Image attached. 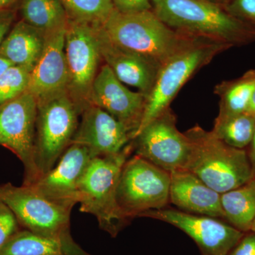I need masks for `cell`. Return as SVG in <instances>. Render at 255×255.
<instances>
[{"label": "cell", "mask_w": 255, "mask_h": 255, "mask_svg": "<svg viewBox=\"0 0 255 255\" xmlns=\"http://www.w3.org/2000/svg\"><path fill=\"white\" fill-rule=\"evenodd\" d=\"M170 173L134 155L124 164L117 187L119 209L126 219L150 210L162 209L169 203Z\"/></svg>", "instance_id": "52a82bcc"}, {"label": "cell", "mask_w": 255, "mask_h": 255, "mask_svg": "<svg viewBox=\"0 0 255 255\" xmlns=\"http://www.w3.org/2000/svg\"><path fill=\"white\" fill-rule=\"evenodd\" d=\"M102 59L122 83L148 97L161 66L153 60L122 48L109 39L100 26H95Z\"/></svg>", "instance_id": "2e32d148"}, {"label": "cell", "mask_w": 255, "mask_h": 255, "mask_svg": "<svg viewBox=\"0 0 255 255\" xmlns=\"http://www.w3.org/2000/svg\"><path fill=\"white\" fill-rule=\"evenodd\" d=\"M31 73L13 65L0 78V105L14 100L28 91Z\"/></svg>", "instance_id": "484cf974"}, {"label": "cell", "mask_w": 255, "mask_h": 255, "mask_svg": "<svg viewBox=\"0 0 255 255\" xmlns=\"http://www.w3.org/2000/svg\"><path fill=\"white\" fill-rule=\"evenodd\" d=\"M22 19L45 33L66 26L68 14L61 0H20Z\"/></svg>", "instance_id": "7402d4cb"}, {"label": "cell", "mask_w": 255, "mask_h": 255, "mask_svg": "<svg viewBox=\"0 0 255 255\" xmlns=\"http://www.w3.org/2000/svg\"><path fill=\"white\" fill-rule=\"evenodd\" d=\"M20 0H0V9H15Z\"/></svg>", "instance_id": "d6a6232c"}, {"label": "cell", "mask_w": 255, "mask_h": 255, "mask_svg": "<svg viewBox=\"0 0 255 255\" xmlns=\"http://www.w3.org/2000/svg\"><path fill=\"white\" fill-rule=\"evenodd\" d=\"M46 33L23 20L15 23L0 46V55L31 73L44 48Z\"/></svg>", "instance_id": "d6986e66"}, {"label": "cell", "mask_w": 255, "mask_h": 255, "mask_svg": "<svg viewBox=\"0 0 255 255\" xmlns=\"http://www.w3.org/2000/svg\"><path fill=\"white\" fill-rule=\"evenodd\" d=\"M92 159L85 146L71 144L49 172L28 186L50 200L73 209L80 202V181Z\"/></svg>", "instance_id": "5bb4252c"}, {"label": "cell", "mask_w": 255, "mask_h": 255, "mask_svg": "<svg viewBox=\"0 0 255 255\" xmlns=\"http://www.w3.org/2000/svg\"><path fill=\"white\" fill-rule=\"evenodd\" d=\"M229 255H255V233H246Z\"/></svg>", "instance_id": "f546056e"}, {"label": "cell", "mask_w": 255, "mask_h": 255, "mask_svg": "<svg viewBox=\"0 0 255 255\" xmlns=\"http://www.w3.org/2000/svg\"></svg>", "instance_id": "ab89813d"}, {"label": "cell", "mask_w": 255, "mask_h": 255, "mask_svg": "<svg viewBox=\"0 0 255 255\" xmlns=\"http://www.w3.org/2000/svg\"><path fill=\"white\" fill-rule=\"evenodd\" d=\"M81 255H91L87 253L86 252L83 251V250H81Z\"/></svg>", "instance_id": "f35d334b"}, {"label": "cell", "mask_w": 255, "mask_h": 255, "mask_svg": "<svg viewBox=\"0 0 255 255\" xmlns=\"http://www.w3.org/2000/svg\"><path fill=\"white\" fill-rule=\"evenodd\" d=\"M132 140L123 124L97 106L86 107L80 114L73 143L85 146L92 158L119 153Z\"/></svg>", "instance_id": "9a60e30c"}, {"label": "cell", "mask_w": 255, "mask_h": 255, "mask_svg": "<svg viewBox=\"0 0 255 255\" xmlns=\"http://www.w3.org/2000/svg\"><path fill=\"white\" fill-rule=\"evenodd\" d=\"M147 97L142 92L130 91L106 64L100 67L92 87V105L123 124L132 139L143 118Z\"/></svg>", "instance_id": "4fadbf2b"}, {"label": "cell", "mask_w": 255, "mask_h": 255, "mask_svg": "<svg viewBox=\"0 0 255 255\" xmlns=\"http://www.w3.org/2000/svg\"><path fill=\"white\" fill-rule=\"evenodd\" d=\"M15 18V9H0V46L11 31Z\"/></svg>", "instance_id": "4dcf8cb0"}, {"label": "cell", "mask_w": 255, "mask_h": 255, "mask_svg": "<svg viewBox=\"0 0 255 255\" xmlns=\"http://www.w3.org/2000/svg\"><path fill=\"white\" fill-rule=\"evenodd\" d=\"M224 6L233 16L255 28V0H230Z\"/></svg>", "instance_id": "83f0119b"}, {"label": "cell", "mask_w": 255, "mask_h": 255, "mask_svg": "<svg viewBox=\"0 0 255 255\" xmlns=\"http://www.w3.org/2000/svg\"><path fill=\"white\" fill-rule=\"evenodd\" d=\"M73 240L44 237L26 229L14 234L0 251V255H69Z\"/></svg>", "instance_id": "44dd1931"}, {"label": "cell", "mask_w": 255, "mask_h": 255, "mask_svg": "<svg viewBox=\"0 0 255 255\" xmlns=\"http://www.w3.org/2000/svg\"><path fill=\"white\" fill-rule=\"evenodd\" d=\"M0 201L9 206L23 229L63 241L70 234L71 208L50 200L31 186L0 184Z\"/></svg>", "instance_id": "ba28073f"}, {"label": "cell", "mask_w": 255, "mask_h": 255, "mask_svg": "<svg viewBox=\"0 0 255 255\" xmlns=\"http://www.w3.org/2000/svg\"><path fill=\"white\" fill-rule=\"evenodd\" d=\"M66 26L46 33L44 48L31 71L28 89V92L34 96L36 100L67 92L68 69L65 54Z\"/></svg>", "instance_id": "e0dca14e"}, {"label": "cell", "mask_w": 255, "mask_h": 255, "mask_svg": "<svg viewBox=\"0 0 255 255\" xmlns=\"http://www.w3.org/2000/svg\"><path fill=\"white\" fill-rule=\"evenodd\" d=\"M255 87V70H250L241 78L223 82L216 88L221 97L218 118L246 112Z\"/></svg>", "instance_id": "603a6c76"}, {"label": "cell", "mask_w": 255, "mask_h": 255, "mask_svg": "<svg viewBox=\"0 0 255 255\" xmlns=\"http://www.w3.org/2000/svg\"><path fill=\"white\" fill-rule=\"evenodd\" d=\"M132 152L131 141L119 153L92 158L80 183V211L95 216L112 238L130 223L119 209L117 193L122 169Z\"/></svg>", "instance_id": "277c9868"}, {"label": "cell", "mask_w": 255, "mask_h": 255, "mask_svg": "<svg viewBox=\"0 0 255 255\" xmlns=\"http://www.w3.org/2000/svg\"><path fill=\"white\" fill-rule=\"evenodd\" d=\"M65 54L68 69L67 93L81 114L92 105V87L102 60L95 26L68 19Z\"/></svg>", "instance_id": "9c48e42d"}, {"label": "cell", "mask_w": 255, "mask_h": 255, "mask_svg": "<svg viewBox=\"0 0 255 255\" xmlns=\"http://www.w3.org/2000/svg\"><path fill=\"white\" fill-rule=\"evenodd\" d=\"M255 130V116L244 113L216 118L211 131L225 143L238 149L251 145Z\"/></svg>", "instance_id": "cb8c5ba5"}, {"label": "cell", "mask_w": 255, "mask_h": 255, "mask_svg": "<svg viewBox=\"0 0 255 255\" xmlns=\"http://www.w3.org/2000/svg\"><path fill=\"white\" fill-rule=\"evenodd\" d=\"M80 119V111L67 92L37 100L35 162L40 177L71 145Z\"/></svg>", "instance_id": "5b68a950"}, {"label": "cell", "mask_w": 255, "mask_h": 255, "mask_svg": "<svg viewBox=\"0 0 255 255\" xmlns=\"http://www.w3.org/2000/svg\"><path fill=\"white\" fill-rule=\"evenodd\" d=\"M81 248L79 247L78 245H76V246L74 248L71 255H81Z\"/></svg>", "instance_id": "d590c367"}, {"label": "cell", "mask_w": 255, "mask_h": 255, "mask_svg": "<svg viewBox=\"0 0 255 255\" xmlns=\"http://www.w3.org/2000/svg\"><path fill=\"white\" fill-rule=\"evenodd\" d=\"M114 8L122 13H136L152 9L151 0H112Z\"/></svg>", "instance_id": "f1b7e54d"}, {"label": "cell", "mask_w": 255, "mask_h": 255, "mask_svg": "<svg viewBox=\"0 0 255 255\" xmlns=\"http://www.w3.org/2000/svg\"><path fill=\"white\" fill-rule=\"evenodd\" d=\"M191 144L187 170L219 194L241 187L255 178L248 152L225 143L212 131L196 126L184 132Z\"/></svg>", "instance_id": "3957f363"}, {"label": "cell", "mask_w": 255, "mask_h": 255, "mask_svg": "<svg viewBox=\"0 0 255 255\" xmlns=\"http://www.w3.org/2000/svg\"><path fill=\"white\" fill-rule=\"evenodd\" d=\"M100 28L115 44L145 55L161 66L199 38L169 27L152 10L122 13L115 9Z\"/></svg>", "instance_id": "7a4b0ae2"}, {"label": "cell", "mask_w": 255, "mask_h": 255, "mask_svg": "<svg viewBox=\"0 0 255 255\" xmlns=\"http://www.w3.org/2000/svg\"><path fill=\"white\" fill-rule=\"evenodd\" d=\"M217 1H219L220 3H223V6H224L225 4H227L228 1H230V0H217Z\"/></svg>", "instance_id": "74e56055"}, {"label": "cell", "mask_w": 255, "mask_h": 255, "mask_svg": "<svg viewBox=\"0 0 255 255\" xmlns=\"http://www.w3.org/2000/svg\"><path fill=\"white\" fill-rule=\"evenodd\" d=\"M224 219L241 232L251 231L255 219V178L221 194Z\"/></svg>", "instance_id": "ffe728a7"}, {"label": "cell", "mask_w": 255, "mask_h": 255, "mask_svg": "<svg viewBox=\"0 0 255 255\" xmlns=\"http://www.w3.org/2000/svg\"><path fill=\"white\" fill-rule=\"evenodd\" d=\"M250 147L249 151L248 152V155H249L250 159H251L252 165H253V171H254L255 176V130L254 136H253V140H252Z\"/></svg>", "instance_id": "836d02e7"}, {"label": "cell", "mask_w": 255, "mask_h": 255, "mask_svg": "<svg viewBox=\"0 0 255 255\" xmlns=\"http://www.w3.org/2000/svg\"><path fill=\"white\" fill-rule=\"evenodd\" d=\"M155 14L169 27L189 36L241 46L255 41V28L211 0H151Z\"/></svg>", "instance_id": "6da1fadb"}, {"label": "cell", "mask_w": 255, "mask_h": 255, "mask_svg": "<svg viewBox=\"0 0 255 255\" xmlns=\"http://www.w3.org/2000/svg\"><path fill=\"white\" fill-rule=\"evenodd\" d=\"M140 217L158 220L179 228L195 242L201 255H229L245 234L216 218L176 209L150 210Z\"/></svg>", "instance_id": "7c38bea8"}, {"label": "cell", "mask_w": 255, "mask_h": 255, "mask_svg": "<svg viewBox=\"0 0 255 255\" xmlns=\"http://www.w3.org/2000/svg\"><path fill=\"white\" fill-rule=\"evenodd\" d=\"M246 112L255 116V87L253 94H252L251 100H250Z\"/></svg>", "instance_id": "e575fe53"}, {"label": "cell", "mask_w": 255, "mask_h": 255, "mask_svg": "<svg viewBox=\"0 0 255 255\" xmlns=\"http://www.w3.org/2000/svg\"><path fill=\"white\" fill-rule=\"evenodd\" d=\"M231 47L222 42L197 38L164 63L147 97L143 118L134 137L169 108L178 92L194 73L209 64L216 55Z\"/></svg>", "instance_id": "8992f818"}, {"label": "cell", "mask_w": 255, "mask_h": 255, "mask_svg": "<svg viewBox=\"0 0 255 255\" xmlns=\"http://www.w3.org/2000/svg\"><path fill=\"white\" fill-rule=\"evenodd\" d=\"M169 203L184 212L224 219L221 194L187 169L170 172Z\"/></svg>", "instance_id": "ac0fdd59"}, {"label": "cell", "mask_w": 255, "mask_h": 255, "mask_svg": "<svg viewBox=\"0 0 255 255\" xmlns=\"http://www.w3.org/2000/svg\"><path fill=\"white\" fill-rule=\"evenodd\" d=\"M13 65L9 60L0 55V78Z\"/></svg>", "instance_id": "1f68e13d"}, {"label": "cell", "mask_w": 255, "mask_h": 255, "mask_svg": "<svg viewBox=\"0 0 255 255\" xmlns=\"http://www.w3.org/2000/svg\"><path fill=\"white\" fill-rule=\"evenodd\" d=\"M68 19L100 26L115 8L112 0H61Z\"/></svg>", "instance_id": "d4e9b609"}, {"label": "cell", "mask_w": 255, "mask_h": 255, "mask_svg": "<svg viewBox=\"0 0 255 255\" xmlns=\"http://www.w3.org/2000/svg\"><path fill=\"white\" fill-rule=\"evenodd\" d=\"M37 100L29 92L0 105V145L9 149L23 166V185L40 178L35 162Z\"/></svg>", "instance_id": "30bf717a"}, {"label": "cell", "mask_w": 255, "mask_h": 255, "mask_svg": "<svg viewBox=\"0 0 255 255\" xmlns=\"http://www.w3.org/2000/svg\"><path fill=\"white\" fill-rule=\"evenodd\" d=\"M21 228L14 212L9 206L0 201V251Z\"/></svg>", "instance_id": "4316f807"}, {"label": "cell", "mask_w": 255, "mask_h": 255, "mask_svg": "<svg viewBox=\"0 0 255 255\" xmlns=\"http://www.w3.org/2000/svg\"><path fill=\"white\" fill-rule=\"evenodd\" d=\"M251 231H253V232L255 233V219L254 221H253V224H252Z\"/></svg>", "instance_id": "8d00e7d4"}, {"label": "cell", "mask_w": 255, "mask_h": 255, "mask_svg": "<svg viewBox=\"0 0 255 255\" xmlns=\"http://www.w3.org/2000/svg\"><path fill=\"white\" fill-rule=\"evenodd\" d=\"M132 144L135 155L169 173L187 168L191 141L178 130L175 116L169 108L147 124Z\"/></svg>", "instance_id": "8fae6325"}]
</instances>
